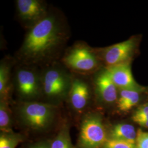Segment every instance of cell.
<instances>
[{
	"label": "cell",
	"instance_id": "cell-1",
	"mask_svg": "<svg viewBox=\"0 0 148 148\" xmlns=\"http://www.w3.org/2000/svg\"><path fill=\"white\" fill-rule=\"evenodd\" d=\"M63 19L55 12L28 29L18 53L21 64L46 66L55 62L67 40L68 32Z\"/></svg>",
	"mask_w": 148,
	"mask_h": 148
},
{
	"label": "cell",
	"instance_id": "cell-2",
	"mask_svg": "<svg viewBox=\"0 0 148 148\" xmlns=\"http://www.w3.org/2000/svg\"><path fill=\"white\" fill-rule=\"evenodd\" d=\"M41 79L42 95L51 101V104L68 97L73 76L64 65L55 62L44 66Z\"/></svg>",
	"mask_w": 148,
	"mask_h": 148
},
{
	"label": "cell",
	"instance_id": "cell-3",
	"mask_svg": "<svg viewBox=\"0 0 148 148\" xmlns=\"http://www.w3.org/2000/svg\"><path fill=\"white\" fill-rule=\"evenodd\" d=\"M57 106L48 102L21 101L17 115L21 123L32 130L41 131L50 127L57 116Z\"/></svg>",
	"mask_w": 148,
	"mask_h": 148
},
{
	"label": "cell",
	"instance_id": "cell-4",
	"mask_svg": "<svg viewBox=\"0 0 148 148\" xmlns=\"http://www.w3.org/2000/svg\"><path fill=\"white\" fill-rule=\"evenodd\" d=\"M13 85L22 101H37L42 95L41 71L36 66L21 64L15 70Z\"/></svg>",
	"mask_w": 148,
	"mask_h": 148
},
{
	"label": "cell",
	"instance_id": "cell-5",
	"mask_svg": "<svg viewBox=\"0 0 148 148\" xmlns=\"http://www.w3.org/2000/svg\"><path fill=\"white\" fill-rule=\"evenodd\" d=\"M64 65L76 73L87 74L98 68L100 59L98 54L88 46L78 43L71 48L62 59Z\"/></svg>",
	"mask_w": 148,
	"mask_h": 148
},
{
	"label": "cell",
	"instance_id": "cell-6",
	"mask_svg": "<svg viewBox=\"0 0 148 148\" xmlns=\"http://www.w3.org/2000/svg\"><path fill=\"white\" fill-rule=\"evenodd\" d=\"M108 139L107 133L101 115L95 112L86 115L79 130V148H101Z\"/></svg>",
	"mask_w": 148,
	"mask_h": 148
},
{
	"label": "cell",
	"instance_id": "cell-7",
	"mask_svg": "<svg viewBox=\"0 0 148 148\" xmlns=\"http://www.w3.org/2000/svg\"><path fill=\"white\" fill-rule=\"evenodd\" d=\"M137 38L133 37L121 42L113 45L101 51L98 54L100 60L109 67L131 63L138 46Z\"/></svg>",
	"mask_w": 148,
	"mask_h": 148
},
{
	"label": "cell",
	"instance_id": "cell-8",
	"mask_svg": "<svg viewBox=\"0 0 148 148\" xmlns=\"http://www.w3.org/2000/svg\"><path fill=\"white\" fill-rule=\"evenodd\" d=\"M16 8L19 19L27 29L45 18L50 12L46 3L40 0H17Z\"/></svg>",
	"mask_w": 148,
	"mask_h": 148
},
{
	"label": "cell",
	"instance_id": "cell-9",
	"mask_svg": "<svg viewBox=\"0 0 148 148\" xmlns=\"http://www.w3.org/2000/svg\"><path fill=\"white\" fill-rule=\"evenodd\" d=\"M105 69L119 90L144 89L133 76L131 63L106 67Z\"/></svg>",
	"mask_w": 148,
	"mask_h": 148
},
{
	"label": "cell",
	"instance_id": "cell-10",
	"mask_svg": "<svg viewBox=\"0 0 148 148\" xmlns=\"http://www.w3.org/2000/svg\"><path fill=\"white\" fill-rule=\"evenodd\" d=\"M94 86L96 94L102 102L106 104L116 103L119 90L112 81L105 68L96 75Z\"/></svg>",
	"mask_w": 148,
	"mask_h": 148
},
{
	"label": "cell",
	"instance_id": "cell-11",
	"mask_svg": "<svg viewBox=\"0 0 148 148\" xmlns=\"http://www.w3.org/2000/svg\"><path fill=\"white\" fill-rule=\"evenodd\" d=\"M91 95L89 84L81 77L73 76V82L69 92V101L75 110H84L88 105Z\"/></svg>",
	"mask_w": 148,
	"mask_h": 148
},
{
	"label": "cell",
	"instance_id": "cell-12",
	"mask_svg": "<svg viewBox=\"0 0 148 148\" xmlns=\"http://www.w3.org/2000/svg\"><path fill=\"white\" fill-rule=\"evenodd\" d=\"M13 63L11 59H4L0 64V100L9 101L13 90L11 70Z\"/></svg>",
	"mask_w": 148,
	"mask_h": 148
},
{
	"label": "cell",
	"instance_id": "cell-13",
	"mask_svg": "<svg viewBox=\"0 0 148 148\" xmlns=\"http://www.w3.org/2000/svg\"><path fill=\"white\" fill-rule=\"evenodd\" d=\"M145 89L119 90L117 108L121 112H127L137 105Z\"/></svg>",
	"mask_w": 148,
	"mask_h": 148
},
{
	"label": "cell",
	"instance_id": "cell-14",
	"mask_svg": "<svg viewBox=\"0 0 148 148\" xmlns=\"http://www.w3.org/2000/svg\"><path fill=\"white\" fill-rule=\"evenodd\" d=\"M137 135V132L133 125L126 123H120L111 128L108 138L136 146Z\"/></svg>",
	"mask_w": 148,
	"mask_h": 148
},
{
	"label": "cell",
	"instance_id": "cell-15",
	"mask_svg": "<svg viewBox=\"0 0 148 148\" xmlns=\"http://www.w3.org/2000/svg\"><path fill=\"white\" fill-rule=\"evenodd\" d=\"M9 101L0 100V130L1 132H11L12 130V112Z\"/></svg>",
	"mask_w": 148,
	"mask_h": 148
},
{
	"label": "cell",
	"instance_id": "cell-16",
	"mask_svg": "<svg viewBox=\"0 0 148 148\" xmlns=\"http://www.w3.org/2000/svg\"><path fill=\"white\" fill-rule=\"evenodd\" d=\"M50 148H74L70 137L69 128L64 125L50 145Z\"/></svg>",
	"mask_w": 148,
	"mask_h": 148
},
{
	"label": "cell",
	"instance_id": "cell-17",
	"mask_svg": "<svg viewBox=\"0 0 148 148\" xmlns=\"http://www.w3.org/2000/svg\"><path fill=\"white\" fill-rule=\"evenodd\" d=\"M23 137L20 134L11 132H1L0 148H16L22 142Z\"/></svg>",
	"mask_w": 148,
	"mask_h": 148
},
{
	"label": "cell",
	"instance_id": "cell-18",
	"mask_svg": "<svg viewBox=\"0 0 148 148\" xmlns=\"http://www.w3.org/2000/svg\"><path fill=\"white\" fill-rule=\"evenodd\" d=\"M132 119L139 126L148 128V103L138 107L133 114Z\"/></svg>",
	"mask_w": 148,
	"mask_h": 148
},
{
	"label": "cell",
	"instance_id": "cell-19",
	"mask_svg": "<svg viewBox=\"0 0 148 148\" xmlns=\"http://www.w3.org/2000/svg\"><path fill=\"white\" fill-rule=\"evenodd\" d=\"M101 148H137L136 145L108 138Z\"/></svg>",
	"mask_w": 148,
	"mask_h": 148
},
{
	"label": "cell",
	"instance_id": "cell-20",
	"mask_svg": "<svg viewBox=\"0 0 148 148\" xmlns=\"http://www.w3.org/2000/svg\"><path fill=\"white\" fill-rule=\"evenodd\" d=\"M136 147L137 148H148V132L141 129L138 130Z\"/></svg>",
	"mask_w": 148,
	"mask_h": 148
},
{
	"label": "cell",
	"instance_id": "cell-21",
	"mask_svg": "<svg viewBox=\"0 0 148 148\" xmlns=\"http://www.w3.org/2000/svg\"><path fill=\"white\" fill-rule=\"evenodd\" d=\"M30 148H50V145L47 143H38Z\"/></svg>",
	"mask_w": 148,
	"mask_h": 148
}]
</instances>
